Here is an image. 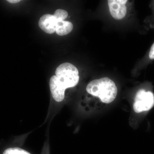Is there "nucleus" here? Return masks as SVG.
<instances>
[{
	"mask_svg": "<svg viewBox=\"0 0 154 154\" xmlns=\"http://www.w3.org/2000/svg\"><path fill=\"white\" fill-rule=\"evenodd\" d=\"M79 81V70L74 65L65 63L59 66L55 75L50 80V88L53 99L57 102L63 101L66 90L76 86Z\"/></svg>",
	"mask_w": 154,
	"mask_h": 154,
	"instance_id": "1",
	"label": "nucleus"
},
{
	"mask_svg": "<svg viewBox=\"0 0 154 154\" xmlns=\"http://www.w3.org/2000/svg\"><path fill=\"white\" fill-rule=\"evenodd\" d=\"M86 91L88 94L99 97L106 104L113 102L117 94V88L115 82L107 77L93 80L88 84Z\"/></svg>",
	"mask_w": 154,
	"mask_h": 154,
	"instance_id": "2",
	"label": "nucleus"
},
{
	"mask_svg": "<svg viewBox=\"0 0 154 154\" xmlns=\"http://www.w3.org/2000/svg\"><path fill=\"white\" fill-rule=\"evenodd\" d=\"M154 106V95L151 91L146 92L144 89L139 90L135 97L133 104L134 112L140 113L149 111Z\"/></svg>",
	"mask_w": 154,
	"mask_h": 154,
	"instance_id": "3",
	"label": "nucleus"
},
{
	"mask_svg": "<svg viewBox=\"0 0 154 154\" xmlns=\"http://www.w3.org/2000/svg\"><path fill=\"white\" fill-rule=\"evenodd\" d=\"M107 2L110 14L114 19L120 20L124 18L126 14L125 4L127 0H109Z\"/></svg>",
	"mask_w": 154,
	"mask_h": 154,
	"instance_id": "4",
	"label": "nucleus"
},
{
	"mask_svg": "<svg viewBox=\"0 0 154 154\" xmlns=\"http://www.w3.org/2000/svg\"><path fill=\"white\" fill-rule=\"evenodd\" d=\"M58 21L54 15L45 14L39 19L38 26L42 30L48 34H52L56 31Z\"/></svg>",
	"mask_w": 154,
	"mask_h": 154,
	"instance_id": "5",
	"label": "nucleus"
},
{
	"mask_svg": "<svg viewBox=\"0 0 154 154\" xmlns=\"http://www.w3.org/2000/svg\"><path fill=\"white\" fill-rule=\"evenodd\" d=\"M73 25L72 22L66 21H58L57 24L56 31L59 36L67 35L72 30Z\"/></svg>",
	"mask_w": 154,
	"mask_h": 154,
	"instance_id": "6",
	"label": "nucleus"
},
{
	"mask_svg": "<svg viewBox=\"0 0 154 154\" xmlns=\"http://www.w3.org/2000/svg\"><path fill=\"white\" fill-rule=\"evenodd\" d=\"M3 154H30L29 152L20 148H10L4 151Z\"/></svg>",
	"mask_w": 154,
	"mask_h": 154,
	"instance_id": "7",
	"label": "nucleus"
},
{
	"mask_svg": "<svg viewBox=\"0 0 154 154\" xmlns=\"http://www.w3.org/2000/svg\"><path fill=\"white\" fill-rule=\"evenodd\" d=\"M54 16L58 21H64L68 17V14L66 11L62 9H57L55 11Z\"/></svg>",
	"mask_w": 154,
	"mask_h": 154,
	"instance_id": "8",
	"label": "nucleus"
},
{
	"mask_svg": "<svg viewBox=\"0 0 154 154\" xmlns=\"http://www.w3.org/2000/svg\"><path fill=\"white\" fill-rule=\"evenodd\" d=\"M149 57L151 60H154V43L151 47L149 52Z\"/></svg>",
	"mask_w": 154,
	"mask_h": 154,
	"instance_id": "9",
	"label": "nucleus"
},
{
	"mask_svg": "<svg viewBox=\"0 0 154 154\" xmlns=\"http://www.w3.org/2000/svg\"><path fill=\"white\" fill-rule=\"evenodd\" d=\"M7 2L11 4H14L19 3L21 2V1L20 0H7Z\"/></svg>",
	"mask_w": 154,
	"mask_h": 154,
	"instance_id": "10",
	"label": "nucleus"
}]
</instances>
